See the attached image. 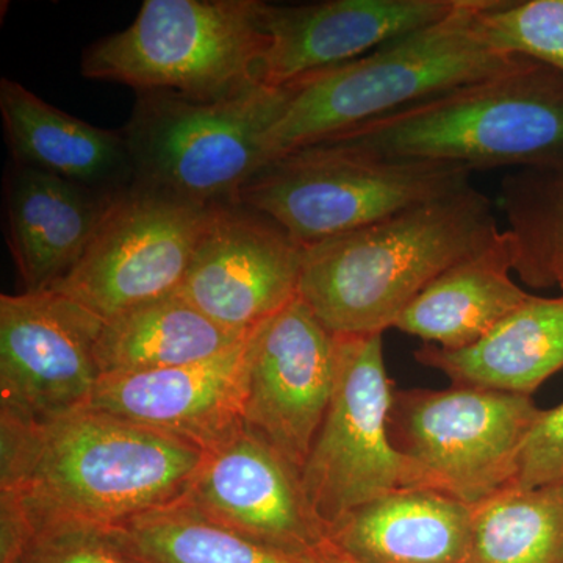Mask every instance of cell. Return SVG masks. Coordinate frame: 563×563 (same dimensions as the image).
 <instances>
[{
  "label": "cell",
  "mask_w": 563,
  "mask_h": 563,
  "mask_svg": "<svg viewBox=\"0 0 563 563\" xmlns=\"http://www.w3.org/2000/svg\"><path fill=\"white\" fill-rule=\"evenodd\" d=\"M203 451L84 409L43 424L0 415V488L18 493L33 531L49 521L117 528L177 501Z\"/></svg>",
  "instance_id": "cell-1"
},
{
  "label": "cell",
  "mask_w": 563,
  "mask_h": 563,
  "mask_svg": "<svg viewBox=\"0 0 563 563\" xmlns=\"http://www.w3.org/2000/svg\"><path fill=\"white\" fill-rule=\"evenodd\" d=\"M473 185L303 250L298 296L333 335L393 328L440 274L498 239Z\"/></svg>",
  "instance_id": "cell-2"
},
{
  "label": "cell",
  "mask_w": 563,
  "mask_h": 563,
  "mask_svg": "<svg viewBox=\"0 0 563 563\" xmlns=\"http://www.w3.org/2000/svg\"><path fill=\"white\" fill-rule=\"evenodd\" d=\"M488 0H459L443 20L335 68L292 81L290 102L263 136L265 163L512 70L526 60L496 49L481 13ZM265 165V166H266Z\"/></svg>",
  "instance_id": "cell-3"
},
{
  "label": "cell",
  "mask_w": 563,
  "mask_h": 563,
  "mask_svg": "<svg viewBox=\"0 0 563 563\" xmlns=\"http://www.w3.org/2000/svg\"><path fill=\"white\" fill-rule=\"evenodd\" d=\"M325 141L391 161L453 163L472 173L504 166L563 172V74L526 58L499 76Z\"/></svg>",
  "instance_id": "cell-4"
},
{
  "label": "cell",
  "mask_w": 563,
  "mask_h": 563,
  "mask_svg": "<svg viewBox=\"0 0 563 563\" xmlns=\"http://www.w3.org/2000/svg\"><path fill=\"white\" fill-rule=\"evenodd\" d=\"M261 0H146L124 31L84 51L85 79L222 101L263 84L269 36Z\"/></svg>",
  "instance_id": "cell-5"
},
{
  "label": "cell",
  "mask_w": 563,
  "mask_h": 563,
  "mask_svg": "<svg viewBox=\"0 0 563 563\" xmlns=\"http://www.w3.org/2000/svg\"><path fill=\"white\" fill-rule=\"evenodd\" d=\"M470 185L472 172L453 163L391 161L324 141L268 163L236 203L306 250Z\"/></svg>",
  "instance_id": "cell-6"
},
{
  "label": "cell",
  "mask_w": 563,
  "mask_h": 563,
  "mask_svg": "<svg viewBox=\"0 0 563 563\" xmlns=\"http://www.w3.org/2000/svg\"><path fill=\"white\" fill-rule=\"evenodd\" d=\"M295 84L261 85L222 101L168 91L136 92L122 129L136 184L202 206H228L265 168L263 136Z\"/></svg>",
  "instance_id": "cell-7"
},
{
  "label": "cell",
  "mask_w": 563,
  "mask_h": 563,
  "mask_svg": "<svg viewBox=\"0 0 563 563\" xmlns=\"http://www.w3.org/2000/svg\"><path fill=\"white\" fill-rule=\"evenodd\" d=\"M336 336L335 387L301 470L310 506L328 529L388 493L435 488L391 442L388 415L395 391L385 366L384 333Z\"/></svg>",
  "instance_id": "cell-8"
},
{
  "label": "cell",
  "mask_w": 563,
  "mask_h": 563,
  "mask_svg": "<svg viewBox=\"0 0 563 563\" xmlns=\"http://www.w3.org/2000/svg\"><path fill=\"white\" fill-rule=\"evenodd\" d=\"M540 413L528 395L462 385L415 388L393 395L388 431L437 490L476 506L515 485Z\"/></svg>",
  "instance_id": "cell-9"
},
{
  "label": "cell",
  "mask_w": 563,
  "mask_h": 563,
  "mask_svg": "<svg viewBox=\"0 0 563 563\" xmlns=\"http://www.w3.org/2000/svg\"><path fill=\"white\" fill-rule=\"evenodd\" d=\"M217 207L133 181L114 192L84 257L51 290L103 321L174 295Z\"/></svg>",
  "instance_id": "cell-10"
},
{
  "label": "cell",
  "mask_w": 563,
  "mask_h": 563,
  "mask_svg": "<svg viewBox=\"0 0 563 563\" xmlns=\"http://www.w3.org/2000/svg\"><path fill=\"white\" fill-rule=\"evenodd\" d=\"M102 325L60 292L0 296V415L43 424L88 409Z\"/></svg>",
  "instance_id": "cell-11"
},
{
  "label": "cell",
  "mask_w": 563,
  "mask_h": 563,
  "mask_svg": "<svg viewBox=\"0 0 563 563\" xmlns=\"http://www.w3.org/2000/svg\"><path fill=\"white\" fill-rule=\"evenodd\" d=\"M303 247L257 211L218 206L179 291L228 331L250 335L298 296Z\"/></svg>",
  "instance_id": "cell-12"
},
{
  "label": "cell",
  "mask_w": 563,
  "mask_h": 563,
  "mask_svg": "<svg viewBox=\"0 0 563 563\" xmlns=\"http://www.w3.org/2000/svg\"><path fill=\"white\" fill-rule=\"evenodd\" d=\"M184 498L217 523L285 553L336 555L301 472L246 424L203 451Z\"/></svg>",
  "instance_id": "cell-13"
},
{
  "label": "cell",
  "mask_w": 563,
  "mask_h": 563,
  "mask_svg": "<svg viewBox=\"0 0 563 563\" xmlns=\"http://www.w3.org/2000/svg\"><path fill=\"white\" fill-rule=\"evenodd\" d=\"M339 336L296 296L251 336L244 424L301 472L328 412Z\"/></svg>",
  "instance_id": "cell-14"
},
{
  "label": "cell",
  "mask_w": 563,
  "mask_h": 563,
  "mask_svg": "<svg viewBox=\"0 0 563 563\" xmlns=\"http://www.w3.org/2000/svg\"><path fill=\"white\" fill-rule=\"evenodd\" d=\"M252 333L210 361L102 376L88 409L210 450L244 426Z\"/></svg>",
  "instance_id": "cell-15"
},
{
  "label": "cell",
  "mask_w": 563,
  "mask_h": 563,
  "mask_svg": "<svg viewBox=\"0 0 563 563\" xmlns=\"http://www.w3.org/2000/svg\"><path fill=\"white\" fill-rule=\"evenodd\" d=\"M459 0H328L266 3L269 46L263 84L292 81L365 57L391 41L443 20Z\"/></svg>",
  "instance_id": "cell-16"
},
{
  "label": "cell",
  "mask_w": 563,
  "mask_h": 563,
  "mask_svg": "<svg viewBox=\"0 0 563 563\" xmlns=\"http://www.w3.org/2000/svg\"><path fill=\"white\" fill-rule=\"evenodd\" d=\"M113 195L11 163L3 206L22 292L51 290L76 268Z\"/></svg>",
  "instance_id": "cell-17"
},
{
  "label": "cell",
  "mask_w": 563,
  "mask_h": 563,
  "mask_svg": "<svg viewBox=\"0 0 563 563\" xmlns=\"http://www.w3.org/2000/svg\"><path fill=\"white\" fill-rule=\"evenodd\" d=\"M328 533L346 563H466L472 506L437 488H402L351 510Z\"/></svg>",
  "instance_id": "cell-18"
},
{
  "label": "cell",
  "mask_w": 563,
  "mask_h": 563,
  "mask_svg": "<svg viewBox=\"0 0 563 563\" xmlns=\"http://www.w3.org/2000/svg\"><path fill=\"white\" fill-rule=\"evenodd\" d=\"M0 114L11 163L101 192L121 191L135 181L122 132L70 117L5 77L0 80Z\"/></svg>",
  "instance_id": "cell-19"
},
{
  "label": "cell",
  "mask_w": 563,
  "mask_h": 563,
  "mask_svg": "<svg viewBox=\"0 0 563 563\" xmlns=\"http://www.w3.org/2000/svg\"><path fill=\"white\" fill-rule=\"evenodd\" d=\"M512 272V236L501 231L485 250L433 279L393 328L448 351L474 346L529 298Z\"/></svg>",
  "instance_id": "cell-20"
},
{
  "label": "cell",
  "mask_w": 563,
  "mask_h": 563,
  "mask_svg": "<svg viewBox=\"0 0 563 563\" xmlns=\"http://www.w3.org/2000/svg\"><path fill=\"white\" fill-rule=\"evenodd\" d=\"M415 358L454 385L531 396L563 369V295H529L483 342L459 351L422 344Z\"/></svg>",
  "instance_id": "cell-21"
},
{
  "label": "cell",
  "mask_w": 563,
  "mask_h": 563,
  "mask_svg": "<svg viewBox=\"0 0 563 563\" xmlns=\"http://www.w3.org/2000/svg\"><path fill=\"white\" fill-rule=\"evenodd\" d=\"M250 335L221 328L174 292L103 321L96 361L101 377L155 372L210 361Z\"/></svg>",
  "instance_id": "cell-22"
},
{
  "label": "cell",
  "mask_w": 563,
  "mask_h": 563,
  "mask_svg": "<svg viewBox=\"0 0 563 563\" xmlns=\"http://www.w3.org/2000/svg\"><path fill=\"white\" fill-rule=\"evenodd\" d=\"M121 547L141 563H344L339 555L285 553L225 528L181 496L117 528Z\"/></svg>",
  "instance_id": "cell-23"
},
{
  "label": "cell",
  "mask_w": 563,
  "mask_h": 563,
  "mask_svg": "<svg viewBox=\"0 0 563 563\" xmlns=\"http://www.w3.org/2000/svg\"><path fill=\"white\" fill-rule=\"evenodd\" d=\"M466 563H563V485H510L472 506Z\"/></svg>",
  "instance_id": "cell-24"
},
{
  "label": "cell",
  "mask_w": 563,
  "mask_h": 563,
  "mask_svg": "<svg viewBox=\"0 0 563 563\" xmlns=\"http://www.w3.org/2000/svg\"><path fill=\"white\" fill-rule=\"evenodd\" d=\"M514 243V272L529 287L563 292V172L521 168L501 184Z\"/></svg>",
  "instance_id": "cell-25"
},
{
  "label": "cell",
  "mask_w": 563,
  "mask_h": 563,
  "mask_svg": "<svg viewBox=\"0 0 563 563\" xmlns=\"http://www.w3.org/2000/svg\"><path fill=\"white\" fill-rule=\"evenodd\" d=\"M481 24L496 49L563 74V0H488Z\"/></svg>",
  "instance_id": "cell-26"
},
{
  "label": "cell",
  "mask_w": 563,
  "mask_h": 563,
  "mask_svg": "<svg viewBox=\"0 0 563 563\" xmlns=\"http://www.w3.org/2000/svg\"><path fill=\"white\" fill-rule=\"evenodd\" d=\"M14 563H141L133 559L113 528L49 521L38 525Z\"/></svg>",
  "instance_id": "cell-27"
},
{
  "label": "cell",
  "mask_w": 563,
  "mask_h": 563,
  "mask_svg": "<svg viewBox=\"0 0 563 563\" xmlns=\"http://www.w3.org/2000/svg\"><path fill=\"white\" fill-rule=\"evenodd\" d=\"M563 485V402L542 410L520 455L515 487L532 490Z\"/></svg>",
  "instance_id": "cell-28"
},
{
  "label": "cell",
  "mask_w": 563,
  "mask_h": 563,
  "mask_svg": "<svg viewBox=\"0 0 563 563\" xmlns=\"http://www.w3.org/2000/svg\"><path fill=\"white\" fill-rule=\"evenodd\" d=\"M344 563H346V562H344Z\"/></svg>",
  "instance_id": "cell-29"
}]
</instances>
